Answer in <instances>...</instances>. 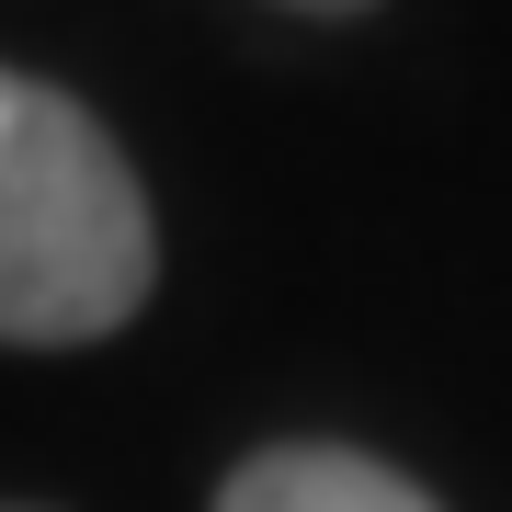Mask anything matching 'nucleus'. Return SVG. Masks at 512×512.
Listing matches in <instances>:
<instances>
[{"mask_svg": "<svg viewBox=\"0 0 512 512\" xmlns=\"http://www.w3.org/2000/svg\"><path fill=\"white\" fill-rule=\"evenodd\" d=\"M160 228L92 114L0 69V342H103L148 308Z\"/></svg>", "mask_w": 512, "mask_h": 512, "instance_id": "obj_1", "label": "nucleus"}, {"mask_svg": "<svg viewBox=\"0 0 512 512\" xmlns=\"http://www.w3.org/2000/svg\"><path fill=\"white\" fill-rule=\"evenodd\" d=\"M217 512H444V501L353 444H262L251 467H228Z\"/></svg>", "mask_w": 512, "mask_h": 512, "instance_id": "obj_2", "label": "nucleus"}, {"mask_svg": "<svg viewBox=\"0 0 512 512\" xmlns=\"http://www.w3.org/2000/svg\"><path fill=\"white\" fill-rule=\"evenodd\" d=\"M285 12H376V0H285Z\"/></svg>", "mask_w": 512, "mask_h": 512, "instance_id": "obj_3", "label": "nucleus"}, {"mask_svg": "<svg viewBox=\"0 0 512 512\" xmlns=\"http://www.w3.org/2000/svg\"><path fill=\"white\" fill-rule=\"evenodd\" d=\"M0 512H23V501H0Z\"/></svg>", "mask_w": 512, "mask_h": 512, "instance_id": "obj_4", "label": "nucleus"}]
</instances>
